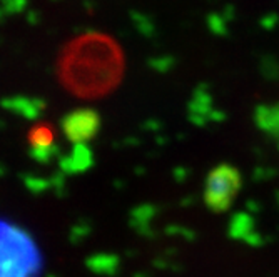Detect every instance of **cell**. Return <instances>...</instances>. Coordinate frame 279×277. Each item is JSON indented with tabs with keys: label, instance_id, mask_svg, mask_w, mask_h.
I'll return each mask as SVG.
<instances>
[{
	"label": "cell",
	"instance_id": "cell-4",
	"mask_svg": "<svg viewBox=\"0 0 279 277\" xmlns=\"http://www.w3.org/2000/svg\"><path fill=\"white\" fill-rule=\"evenodd\" d=\"M89 164H91V152H89V149L86 147V144H77L74 152L64 159L60 165H62V169L66 170V172L74 174V172L84 170L86 167H89Z\"/></svg>",
	"mask_w": 279,
	"mask_h": 277
},
{
	"label": "cell",
	"instance_id": "cell-1",
	"mask_svg": "<svg viewBox=\"0 0 279 277\" xmlns=\"http://www.w3.org/2000/svg\"><path fill=\"white\" fill-rule=\"evenodd\" d=\"M42 266V252L34 237L0 217V277H39Z\"/></svg>",
	"mask_w": 279,
	"mask_h": 277
},
{
	"label": "cell",
	"instance_id": "cell-3",
	"mask_svg": "<svg viewBox=\"0 0 279 277\" xmlns=\"http://www.w3.org/2000/svg\"><path fill=\"white\" fill-rule=\"evenodd\" d=\"M30 156L35 161L47 164L48 161H52L57 152V145L54 144V136H52L50 129L47 125H39V127L32 129L30 137Z\"/></svg>",
	"mask_w": 279,
	"mask_h": 277
},
{
	"label": "cell",
	"instance_id": "cell-2",
	"mask_svg": "<svg viewBox=\"0 0 279 277\" xmlns=\"http://www.w3.org/2000/svg\"><path fill=\"white\" fill-rule=\"evenodd\" d=\"M99 129V115L91 109H77L67 114L62 120V130L69 140L75 144H84L95 136Z\"/></svg>",
	"mask_w": 279,
	"mask_h": 277
}]
</instances>
